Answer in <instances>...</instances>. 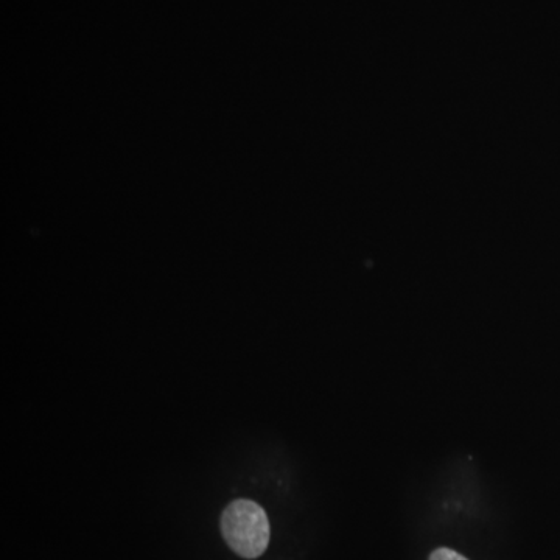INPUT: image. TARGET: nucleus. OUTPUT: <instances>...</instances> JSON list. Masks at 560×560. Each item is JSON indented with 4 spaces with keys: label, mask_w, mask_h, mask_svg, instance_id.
<instances>
[{
    "label": "nucleus",
    "mask_w": 560,
    "mask_h": 560,
    "mask_svg": "<svg viewBox=\"0 0 560 560\" xmlns=\"http://www.w3.org/2000/svg\"><path fill=\"white\" fill-rule=\"evenodd\" d=\"M221 532L229 548L245 559L262 556L270 543V522L256 501L235 500L221 515Z\"/></svg>",
    "instance_id": "f257e3e1"
},
{
    "label": "nucleus",
    "mask_w": 560,
    "mask_h": 560,
    "mask_svg": "<svg viewBox=\"0 0 560 560\" xmlns=\"http://www.w3.org/2000/svg\"><path fill=\"white\" fill-rule=\"evenodd\" d=\"M430 560H469L462 554L450 550V548H438L431 553Z\"/></svg>",
    "instance_id": "f03ea898"
}]
</instances>
